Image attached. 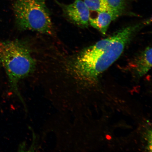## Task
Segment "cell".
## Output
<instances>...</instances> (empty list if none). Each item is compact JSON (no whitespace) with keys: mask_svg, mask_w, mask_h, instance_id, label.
I'll return each instance as SVG.
<instances>
[{"mask_svg":"<svg viewBox=\"0 0 152 152\" xmlns=\"http://www.w3.org/2000/svg\"></svg>","mask_w":152,"mask_h":152,"instance_id":"30bf717a","label":"cell"},{"mask_svg":"<svg viewBox=\"0 0 152 152\" xmlns=\"http://www.w3.org/2000/svg\"><path fill=\"white\" fill-rule=\"evenodd\" d=\"M146 25L143 21L119 30L115 40L101 52L87 56L77 53L68 61V73L80 83H96L100 76L119 58L136 34Z\"/></svg>","mask_w":152,"mask_h":152,"instance_id":"6da1fadb","label":"cell"},{"mask_svg":"<svg viewBox=\"0 0 152 152\" xmlns=\"http://www.w3.org/2000/svg\"><path fill=\"white\" fill-rule=\"evenodd\" d=\"M0 64L6 72L11 91L24 103L19 83L33 73L36 64L29 48L18 40L0 41Z\"/></svg>","mask_w":152,"mask_h":152,"instance_id":"7a4b0ae2","label":"cell"},{"mask_svg":"<svg viewBox=\"0 0 152 152\" xmlns=\"http://www.w3.org/2000/svg\"><path fill=\"white\" fill-rule=\"evenodd\" d=\"M64 14L68 20L81 28H87L90 19V10L83 0H75L69 4H64L57 1Z\"/></svg>","mask_w":152,"mask_h":152,"instance_id":"277c9868","label":"cell"},{"mask_svg":"<svg viewBox=\"0 0 152 152\" xmlns=\"http://www.w3.org/2000/svg\"><path fill=\"white\" fill-rule=\"evenodd\" d=\"M118 17L113 11H103L98 12V16L96 18H90L89 24L104 35L112 21L115 20Z\"/></svg>","mask_w":152,"mask_h":152,"instance_id":"8992f818","label":"cell"},{"mask_svg":"<svg viewBox=\"0 0 152 152\" xmlns=\"http://www.w3.org/2000/svg\"><path fill=\"white\" fill-rule=\"evenodd\" d=\"M110 10L119 16L126 7V0H104Z\"/></svg>","mask_w":152,"mask_h":152,"instance_id":"ba28073f","label":"cell"},{"mask_svg":"<svg viewBox=\"0 0 152 152\" xmlns=\"http://www.w3.org/2000/svg\"><path fill=\"white\" fill-rule=\"evenodd\" d=\"M146 137L147 141V149L150 152L152 151V132L151 130H148L146 134Z\"/></svg>","mask_w":152,"mask_h":152,"instance_id":"9c48e42d","label":"cell"},{"mask_svg":"<svg viewBox=\"0 0 152 152\" xmlns=\"http://www.w3.org/2000/svg\"><path fill=\"white\" fill-rule=\"evenodd\" d=\"M13 10L17 26L20 29L48 35L54 34L45 0H14Z\"/></svg>","mask_w":152,"mask_h":152,"instance_id":"3957f363","label":"cell"},{"mask_svg":"<svg viewBox=\"0 0 152 152\" xmlns=\"http://www.w3.org/2000/svg\"><path fill=\"white\" fill-rule=\"evenodd\" d=\"M89 10L99 12L111 11L104 0H83Z\"/></svg>","mask_w":152,"mask_h":152,"instance_id":"52a82bcc","label":"cell"},{"mask_svg":"<svg viewBox=\"0 0 152 152\" xmlns=\"http://www.w3.org/2000/svg\"><path fill=\"white\" fill-rule=\"evenodd\" d=\"M152 48L148 46L129 63V67L138 77L145 75L152 66Z\"/></svg>","mask_w":152,"mask_h":152,"instance_id":"5b68a950","label":"cell"}]
</instances>
